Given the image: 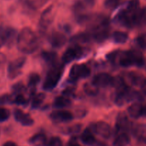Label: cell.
Wrapping results in <instances>:
<instances>
[{"label": "cell", "instance_id": "7", "mask_svg": "<svg viewBox=\"0 0 146 146\" xmlns=\"http://www.w3.org/2000/svg\"><path fill=\"white\" fill-rule=\"evenodd\" d=\"M92 129L97 135L104 138H109L113 134L111 126L104 121H99L94 123L92 126Z\"/></svg>", "mask_w": 146, "mask_h": 146}, {"label": "cell", "instance_id": "31", "mask_svg": "<svg viewBox=\"0 0 146 146\" xmlns=\"http://www.w3.org/2000/svg\"><path fill=\"white\" fill-rule=\"evenodd\" d=\"M13 94L16 96L19 94H21V93L24 91V86L21 83H17L14 84L11 88Z\"/></svg>", "mask_w": 146, "mask_h": 146}, {"label": "cell", "instance_id": "20", "mask_svg": "<svg viewBox=\"0 0 146 146\" xmlns=\"http://www.w3.org/2000/svg\"><path fill=\"white\" fill-rule=\"evenodd\" d=\"M42 58L47 64H50L52 66L55 64L57 58V54L54 51H44L41 54Z\"/></svg>", "mask_w": 146, "mask_h": 146}, {"label": "cell", "instance_id": "42", "mask_svg": "<svg viewBox=\"0 0 146 146\" xmlns=\"http://www.w3.org/2000/svg\"><path fill=\"white\" fill-rule=\"evenodd\" d=\"M74 146H80V145H78V144H77V143H76V144H75V145H74Z\"/></svg>", "mask_w": 146, "mask_h": 146}, {"label": "cell", "instance_id": "12", "mask_svg": "<svg viewBox=\"0 0 146 146\" xmlns=\"http://www.w3.org/2000/svg\"><path fill=\"white\" fill-rule=\"evenodd\" d=\"M3 31H4V38H5V46L9 48L17 40V31L14 28L7 27H4Z\"/></svg>", "mask_w": 146, "mask_h": 146}, {"label": "cell", "instance_id": "15", "mask_svg": "<svg viewBox=\"0 0 146 146\" xmlns=\"http://www.w3.org/2000/svg\"><path fill=\"white\" fill-rule=\"evenodd\" d=\"M81 141L84 144L87 145H92L95 143L96 139L91 129L87 128L81 135Z\"/></svg>", "mask_w": 146, "mask_h": 146}, {"label": "cell", "instance_id": "1", "mask_svg": "<svg viewBox=\"0 0 146 146\" xmlns=\"http://www.w3.org/2000/svg\"><path fill=\"white\" fill-rule=\"evenodd\" d=\"M17 46L19 51L26 54H32L39 47L37 36L28 27L23 29L17 36Z\"/></svg>", "mask_w": 146, "mask_h": 146}, {"label": "cell", "instance_id": "39", "mask_svg": "<svg viewBox=\"0 0 146 146\" xmlns=\"http://www.w3.org/2000/svg\"><path fill=\"white\" fill-rule=\"evenodd\" d=\"M3 146H17V145L12 141H7L3 145Z\"/></svg>", "mask_w": 146, "mask_h": 146}, {"label": "cell", "instance_id": "8", "mask_svg": "<svg viewBox=\"0 0 146 146\" xmlns=\"http://www.w3.org/2000/svg\"><path fill=\"white\" fill-rule=\"evenodd\" d=\"M113 78V77L107 73H100L94 76L92 83L97 88H106L112 85Z\"/></svg>", "mask_w": 146, "mask_h": 146}, {"label": "cell", "instance_id": "6", "mask_svg": "<svg viewBox=\"0 0 146 146\" xmlns=\"http://www.w3.org/2000/svg\"><path fill=\"white\" fill-rule=\"evenodd\" d=\"M53 18L54 17L52 14V7H49L42 14L40 22H39L40 31L42 32L45 31L52 22Z\"/></svg>", "mask_w": 146, "mask_h": 146}, {"label": "cell", "instance_id": "36", "mask_svg": "<svg viewBox=\"0 0 146 146\" xmlns=\"http://www.w3.org/2000/svg\"><path fill=\"white\" fill-rule=\"evenodd\" d=\"M80 129H81V125H80V124H76V125H74V126L69 128L68 131H67V133H70V134L76 133L80 132Z\"/></svg>", "mask_w": 146, "mask_h": 146}, {"label": "cell", "instance_id": "16", "mask_svg": "<svg viewBox=\"0 0 146 146\" xmlns=\"http://www.w3.org/2000/svg\"><path fill=\"white\" fill-rule=\"evenodd\" d=\"M72 102L70 98L64 96H60L54 99L53 102V106L57 108H64L70 106Z\"/></svg>", "mask_w": 146, "mask_h": 146}, {"label": "cell", "instance_id": "26", "mask_svg": "<svg viewBox=\"0 0 146 146\" xmlns=\"http://www.w3.org/2000/svg\"><path fill=\"white\" fill-rule=\"evenodd\" d=\"M91 38H92V34H80L72 37L71 38V41H72V42H78L79 41V42L86 43L90 41L91 40Z\"/></svg>", "mask_w": 146, "mask_h": 146}, {"label": "cell", "instance_id": "38", "mask_svg": "<svg viewBox=\"0 0 146 146\" xmlns=\"http://www.w3.org/2000/svg\"><path fill=\"white\" fill-rule=\"evenodd\" d=\"M6 60H7L6 56L4 54H2V53H0V67H1L5 64Z\"/></svg>", "mask_w": 146, "mask_h": 146}, {"label": "cell", "instance_id": "24", "mask_svg": "<svg viewBox=\"0 0 146 146\" xmlns=\"http://www.w3.org/2000/svg\"><path fill=\"white\" fill-rule=\"evenodd\" d=\"M111 86H112L115 87V88L117 89V91H120V90L124 89L125 88L127 87L123 78H121L120 76L113 77Z\"/></svg>", "mask_w": 146, "mask_h": 146}, {"label": "cell", "instance_id": "32", "mask_svg": "<svg viewBox=\"0 0 146 146\" xmlns=\"http://www.w3.org/2000/svg\"><path fill=\"white\" fill-rule=\"evenodd\" d=\"M47 146H63V143L60 138L52 137L47 143Z\"/></svg>", "mask_w": 146, "mask_h": 146}, {"label": "cell", "instance_id": "28", "mask_svg": "<svg viewBox=\"0 0 146 146\" xmlns=\"http://www.w3.org/2000/svg\"><path fill=\"white\" fill-rule=\"evenodd\" d=\"M84 89L86 94H88L90 96H94L97 94L98 92V88L96 87L92 83H87L84 84Z\"/></svg>", "mask_w": 146, "mask_h": 146}, {"label": "cell", "instance_id": "21", "mask_svg": "<svg viewBox=\"0 0 146 146\" xmlns=\"http://www.w3.org/2000/svg\"><path fill=\"white\" fill-rule=\"evenodd\" d=\"M129 79L130 82L135 86H143L145 84L144 77L135 72H130L129 74Z\"/></svg>", "mask_w": 146, "mask_h": 146}, {"label": "cell", "instance_id": "34", "mask_svg": "<svg viewBox=\"0 0 146 146\" xmlns=\"http://www.w3.org/2000/svg\"><path fill=\"white\" fill-rule=\"evenodd\" d=\"M120 0H104V7L107 9H113L117 7Z\"/></svg>", "mask_w": 146, "mask_h": 146}, {"label": "cell", "instance_id": "30", "mask_svg": "<svg viewBox=\"0 0 146 146\" xmlns=\"http://www.w3.org/2000/svg\"><path fill=\"white\" fill-rule=\"evenodd\" d=\"M10 116V111L7 108L0 107V123L7 121Z\"/></svg>", "mask_w": 146, "mask_h": 146}, {"label": "cell", "instance_id": "4", "mask_svg": "<svg viewBox=\"0 0 146 146\" xmlns=\"http://www.w3.org/2000/svg\"><path fill=\"white\" fill-rule=\"evenodd\" d=\"M90 68L85 64H74L70 71V80L72 82L79 78H87L90 75Z\"/></svg>", "mask_w": 146, "mask_h": 146}, {"label": "cell", "instance_id": "11", "mask_svg": "<svg viewBox=\"0 0 146 146\" xmlns=\"http://www.w3.org/2000/svg\"><path fill=\"white\" fill-rule=\"evenodd\" d=\"M49 41L54 48H60L64 45L67 41V38L62 33L54 32L49 37Z\"/></svg>", "mask_w": 146, "mask_h": 146}, {"label": "cell", "instance_id": "35", "mask_svg": "<svg viewBox=\"0 0 146 146\" xmlns=\"http://www.w3.org/2000/svg\"><path fill=\"white\" fill-rule=\"evenodd\" d=\"M137 44L143 49H146V36L141 35L136 39Z\"/></svg>", "mask_w": 146, "mask_h": 146}, {"label": "cell", "instance_id": "25", "mask_svg": "<svg viewBox=\"0 0 146 146\" xmlns=\"http://www.w3.org/2000/svg\"><path fill=\"white\" fill-rule=\"evenodd\" d=\"M45 98V95L43 93H40L33 97L32 101H31V108H37L41 106L42 102L44 101Z\"/></svg>", "mask_w": 146, "mask_h": 146}, {"label": "cell", "instance_id": "22", "mask_svg": "<svg viewBox=\"0 0 146 146\" xmlns=\"http://www.w3.org/2000/svg\"><path fill=\"white\" fill-rule=\"evenodd\" d=\"M113 41L117 44H125L128 39V35L124 31H115L113 34Z\"/></svg>", "mask_w": 146, "mask_h": 146}, {"label": "cell", "instance_id": "29", "mask_svg": "<svg viewBox=\"0 0 146 146\" xmlns=\"http://www.w3.org/2000/svg\"><path fill=\"white\" fill-rule=\"evenodd\" d=\"M14 103V99L12 96L9 94H2L0 96V106L6 105V104H10Z\"/></svg>", "mask_w": 146, "mask_h": 146}, {"label": "cell", "instance_id": "2", "mask_svg": "<svg viewBox=\"0 0 146 146\" xmlns=\"http://www.w3.org/2000/svg\"><path fill=\"white\" fill-rule=\"evenodd\" d=\"M63 68L61 65L54 64L51 67L47 73L43 83V89L45 91H51L57 86L62 75Z\"/></svg>", "mask_w": 146, "mask_h": 146}, {"label": "cell", "instance_id": "17", "mask_svg": "<svg viewBox=\"0 0 146 146\" xmlns=\"http://www.w3.org/2000/svg\"><path fill=\"white\" fill-rule=\"evenodd\" d=\"M127 53L133 59L134 65L137 66H142L144 65L145 59L141 52L135 51V50H131V51H127Z\"/></svg>", "mask_w": 146, "mask_h": 146}, {"label": "cell", "instance_id": "9", "mask_svg": "<svg viewBox=\"0 0 146 146\" xmlns=\"http://www.w3.org/2000/svg\"><path fill=\"white\" fill-rule=\"evenodd\" d=\"M50 118L54 123L69 122L73 119V115L70 111L66 110H58L51 113Z\"/></svg>", "mask_w": 146, "mask_h": 146}, {"label": "cell", "instance_id": "13", "mask_svg": "<svg viewBox=\"0 0 146 146\" xmlns=\"http://www.w3.org/2000/svg\"><path fill=\"white\" fill-rule=\"evenodd\" d=\"M47 143V138L43 133L35 134L29 140V143L31 146H46Z\"/></svg>", "mask_w": 146, "mask_h": 146}, {"label": "cell", "instance_id": "14", "mask_svg": "<svg viewBox=\"0 0 146 146\" xmlns=\"http://www.w3.org/2000/svg\"><path fill=\"white\" fill-rule=\"evenodd\" d=\"M142 109H143V106L141 104L139 103H135L128 107L127 111L131 118L137 119L142 115Z\"/></svg>", "mask_w": 146, "mask_h": 146}, {"label": "cell", "instance_id": "40", "mask_svg": "<svg viewBox=\"0 0 146 146\" xmlns=\"http://www.w3.org/2000/svg\"><path fill=\"white\" fill-rule=\"evenodd\" d=\"M142 115L146 116V105L143 106V109H142Z\"/></svg>", "mask_w": 146, "mask_h": 146}, {"label": "cell", "instance_id": "27", "mask_svg": "<svg viewBox=\"0 0 146 146\" xmlns=\"http://www.w3.org/2000/svg\"><path fill=\"white\" fill-rule=\"evenodd\" d=\"M40 76L39 74L33 73L31 74L29 76L28 80V87L29 88H33L37 86V84L40 82Z\"/></svg>", "mask_w": 146, "mask_h": 146}, {"label": "cell", "instance_id": "5", "mask_svg": "<svg viewBox=\"0 0 146 146\" xmlns=\"http://www.w3.org/2000/svg\"><path fill=\"white\" fill-rule=\"evenodd\" d=\"M84 54V49L80 46L75 44L69 47L62 57L63 64H70L75 59H78Z\"/></svg>", "mask_w": 146, "mask_h": 146}, {"label": "cell", "instance_id": "18", "mask_svg": "<svg viewBox=\"0 0 146 146\" xmlns=\"http://www.w3.org/2000/svg\"><path fill=\"white\" fill-rule=\"evenodd\" d=\"M130 136L125 133H122L119 134L113 141V146H127L130 143Z\"/></svg>", "mask_w": 146, "mask_h": 146}, {"label": "cell", "instance_id": "41", "mask_svg": "<svg viewBox=\"0 0 146 146\" xmlns=\"http://www.w3.org/2000/svg\"><path fill=\"white\" fill-rule=\"evenodd\" d=\"M76 143H76L75 141H71L67 146H74V145H75Z\"/></svg>", "mask_w": 146, "mask_h": 146}, {"label": "cell", "instance_id": "33", "mask_svg": "<svg viewBox=\"0 0 146 146\" xmlns=\"http://www.w3.org/2000/svg\"><path fill=\"white\" fill-rule=\"evenodd\" d=\"M14 103L19 106H24L27 104V101L22 94H19L15 96L14 99Z\"/></svg>", "mask_w": 146, "mask_h": 146}, {"label": "cell", "instance_id": "19", "mask_svg": "<svg viewBox=\"0 0 146 146\" xmlns=\"http://www.w3.org/2000/svg\"><path fill=\"white\" fill-rule=\"evenodd\" d=\"M129 125H130V122H129L127 115L123 113H119L117 118V123H116V126L117 129L125 130L129 128Z\"/></svg>", "mask_w": 146, "mask_h": 146}, {"label": "cell", "instance_id": "37", "mask_svg": "<svg viewBox=\"0 0 146 146\" xmlns=\"http://www.w3.org/2000/svg\"><path fill=\"white\" fill-rule=\"evenodd\" d=\"M118 54H119L118 51H113V52L110 53V54L107 56V58L109 61L113 62V61H115L116 58L118 56Z\"/></svg>", "mask_w": 146, "mask_h": 146}, {"label": "cell", "instance_id": "3", "mask_svg": "<svg viewBox=\"0 0 146 146\" xmlns=\"http://www.w3.org/2000/svg\"><path fill=\"white\" fill-rule=\"evenodd\" d=\"M26 62L25 57H19L9 64L7 68V76L9 79H14L21 74V69Z\"/></svg>", "mask_w": 146, "mask_h": 146}, {"label": "cell", "instance_id": "23", "mask_svg": "<svg viewBox=\"0 0 146 146\" xmlns=\"http://www.w3.org/2000/svg\"><path fill=\"white\" fill-rule=\"evenodd\" d=\"M119 64L121 66L127 68V67H130L131 66L134 65L133 59L131 58L130 56L127 53V51L125 52L122 56H120V58H119Z\"/></svg>", "mask_w": 146, "mask_h": 146}, {"label": "cell", "instance_id": "10", "mask_svg": "<svg viewBox=\"0 0 146 146\" xmlns=\"http://www.w3.org/2000/svg\"><path fill=\"white\" fill-rule=\"evenodd\" d=\"M14 117L17 122L20 123L21 125L24 126H30L34 123L33 118L28 113H26L19 108L14 109Z\"/></svg>", "mask_w": 146, "mask_h": 146}]
</instances>
